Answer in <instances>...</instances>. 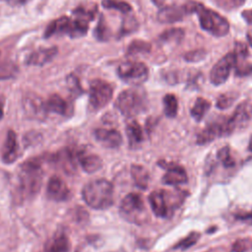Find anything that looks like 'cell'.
<instances>
[{
    "label": "cell",
    "instance_id": "cell-1",
    "mask_svg": "<svg viewBox=\"0 0 252 252\" xmlns=\"http://www.w3.org/2000/svg\"><path fill=\"white\" fill-rule=\"evenodd\" d=\"M185 6L188 14L196 13L198 15L200 26L203 30L215 36H224L227 34L229 31V23L219 13L206 8L201 3L195 1H191Z\"/></svg>",
    "mask_w": 252,
    "mask_h": 252
},
{
    "label": "cell",
    "instance_id": "cell-2",
    "mask_svg": "<svg viewBox=\"0 0 252 252\" xmlns=\"http://www.w3.org/2000/svg\"><path fill=\"white\" fill-rule=\"evenodd\" d=\"M82 197L89 207L105 210L113 203V186L106 179L92 180L84 186Z\"/></svg>",
    "mask_w": 252,
    "mask_h": 252
},
{
    "label": "cell",
    "instance_id": "cell-3",
    "mask_svg": "<svg viewBox=\"0 0 252 252\" xmlns=\"http://www.w3.org/2000/svg\"><path fill=\"white\" fill-rule=\"evenodd\" d=\"M41 161L38 158H31L20 166L19 185L24 196L31 197L38 192L42 182Z\"/></svg>",
    "mask_w": 252,
    "mask_h": 252
},
{
    "label": "cell",
    "instance_id": "cell-4",
    "mask_svg": "<svg viewBox=\"0 0 252 252\" xmlns=\"http://www.w3.org/2000/svg\"><path fill=\"white\" fill-rule=\"evenodd\" d=\"M148 99L144 90L134 87L123 91L115 101L116 108L126 117L143 112L147 107Z\"/></svg>",
    "mask_w": 252,
    "mask_h": 252
},
{
    "label": "cell",
    "instance_id": "cell-5",
    "mask_svg": "<svg viewBox=\"0 0 252 252\" xmlns=\"http://www.w3.org/2000/svg\"><path fill=\"white\" fill-rule=\"evenodd\" d=\"M119 211L121 217L137 224L144 223L149 219L144 201L137 193L127 194L121 201Z\"/></svg>",
    "mask_w": 252,
    "mask_h": 252
},
{
    "label": "cell",
    "instance_id": "cell-6",
    "mask_svg": "<svg viewBox=\"0 0 252 252\" xmlns=\"http://www.w3.org/2000/svg\"><path fill=\"white\" fill-rule=\"evenodd\" d=\"M117 74L121 80L133 86H139L149 77L148 67L142 62L127 61L117 68Z\"/></svg>",
    "mask_w": 252,
    "mask_h": 252
},
{
    "label": "cell",
    "instance_id": "cell-7",
    "mask_svg": "<svg viewBox=\"0 0 252 252\" xmlns=\"http://www.w3.org/2000/svg\"><path fill=\"white\" fill-rule=\"evenodd\" d=\"M113 88L112 86L100 79H95L90 84V95L89 102L90 106L98 110L104 107L112 98Z\"/></svg>",
    "mask_w": 252,
    "mask_h": 252
},
{
    "label": "cell",
    "instance_id": "cell-8",
    "mask_svg": "<svg viewBox=\"0 0 252 252\" xmlns=\"http://www.w3.org/2000/svg\"><path fill=\"white\" fill-rule=\"evenodd\" d=\"M236 56L234 52H229L221 57L212 68L210 73V80L213 85L219 86L223 84L230 73L232 67L235 66Z\"/></svg>",
    "mask_w": 252,
    "mask_h": 252
},
{
    "label": "cell",
    "instance_id": "cell-9",
    "mask_svg": "<svg viewBox=\"0 0 252 252\" xmlns=\"http://www.w3.org/2000/svg\"><path fill=\"white\" fill-rule=\"evenodd\" d=\"M229 135L227 128V118H218L208 124L197 136V143L199 145H206L211 143L216 138Z\"/></svg>",
    "mask_w": 252,
    "mask_h": 252
},
{
    "label": "cell",
    "instance_id": "cell-10",
    "mask_svg": "<svg viewBox=\"0 0 252 252\" xmlns=\"http://www.w3.org/2000/svg\"><path fill=\"white\" fill-rule=\"evenodd\" d=\"M168 201V191L165 190H155L149 195V202L153 212L159 218L167 217L169 210H172Z\"/></svg>",
    "mask_w": 252,
    "mask_h": 252
},
{
    "label": "cell",
    "instance_id": "cell-11",
    "mask_svg": "<svg viewBox=\"0 0 252 252\" xmlns=\"http://www.w3.org/2000/svg\"><path fill=\"white\" fill-rule=\"evenodd\" d=\"M46 195L50 200L66 201L70 196V190L66 183L57 175H52L47 183Z\"/></svg>",
    "mask_w": 252,
    "mask_h": 252
},
{
    "label": "cell",
    "instance_id": "cell-12",
    "mask_svg": "<svg viewBox=\"0 0 252 252\" xmlns=\"http://www.w3.org/2000/svg\"><path fill=\"white\" fill-rule=\"evenodd\" d=\"M251 116L250 105L244 101L237 105L231 117L227 118V128L231 134L236 129H241L247 125Z\"/></svg>",
    "mask_w": 252,
    "mask_h": 252
},
{
    "label": "cell",
    "instance_id": "cell-13",
    "mask_svg": "<svg viewBox=\"0 0 252 252\" xmlns=\"http://www.w3.org/2000/svg\"><path fill=\"white\" fill-rule=\"evenodd\" d=\"M95 140L105 148L116 149L122 144L121 134L114 129L97 128L94 132Z\"/></svg>",
    "mask_w": 252,
    "mask_h": 252
},
{
    "label": "cell",
    "instance_id": "cell-14",
    "mask_svg": "<svg viewBox=\"0 0 252 252\" xmlns=\"http://www.w3.org/2000/svg\"><path fill=\"white\" fill-rule=\"evenodd\" d=\"M18 142L17 135L13 130H9L1 151V158L5 163H13L18 158Z\"/></svg>",
    "mask_w": 252,
    "mask_h": 252
},
{
    "label": "cell",
    "instance_id": "cell-15",
    "mask_svg": "<svg viewBox=\"0 0 252 252\" xmlns=\"http://www.w3.org/2000/svg\"><path fill=\"white\" fill-rule=\"evenodd\" d=\"M187 14L184 5H170L161 8L158 13V21L162 24H172L181 21Z\"/></svg>",
    "mask_w": 252,
    "mask_h": 252
},
{
    "label": "cell",
    "instance_id": "cell-16",
    "mask_svg": "<svg viewBox=\"0 0 252 252\" xmlns=\"http://www.w3.org/2000/svg\"><path fill=\"white\" fill-rule=\"evenodd\" d=\"M77 160L87 173H94L102 166V160L97 155L86 153L84 150H77Z\"/></svg>",
    "mask_w": 252,
    "mask_h": 252
},
{
    "label": "cell",
    "instance_id": "cell-17",
    "mask_svg": "<svg viewBox=\"0 0 252 252\" xmlns=\"http://www.w3.org/2000/svg\"><path fill=\"white\" fill-rule=\"evenodd\" d=\"M23 105L28 114L32 117L41 118L47 112L45 109V104L42 99L34 94H29L23 100Z\"/></svg>",
    "mask_w": 252,
    "mask_h": 252
},
{
    "label": "cell",
    "instance_id": "cell-18",
    "mask_svg": "<svg viewBox=\"0 0 252 252\" xmlns=\"http://www.w3.org/2000/svg\"><path fill=\"white\" fill-rule=\"evenodd\" d=\"M57 54V47L52 46L49 48H41L32 53H31L27 58L28 65L42 66L50 62Z\"/></svg>",
    "mask_w": 252,
    "mask_h": 252
},
{
    "label": "cell",
    "instance_id": "cell-19",
    "mask_svg": "<svg viewBox=\"0 0 252 252\" xmlns=\"http://www.w3.org/2000/svg\"><path fill=\"white\" fill-rule=\"evenodd\" d=\"M55 161L58 162L61 167L67 172L72 173L76 170L77 160V150L66 148L57 153Z\"/></svg>",
    "mask_w": 252,
    "mask_h": 252
},
{
    "label": "cell",
    "instance_id": "cell-20",
    "mask_svg": "<svg viewBox=\"0 0 252 252\" xmlns=\"http://www.w3.org/2000/svg\"><path fill=\"white\" fill-rule=\"evenodd\" d=\"M187 180H188V177L185 169L179 165L168 166L162 178V181L168 185L184 184L187 182Z\"/></svg>",
    "mask_w": 252,
    "mask_h": 252
},
{
    "label": "cell",
    "instance_id": "cell-21",
    "mask_svg": "<svg viewBox=\"0 0 252 252\" xmlns=\"http://www.w3.org/2000/svg\"><path fill=\"white\" fill-rule=\"evenodd\" d=\"M70 27H71V19L68 17H60L50 23V25L46 28L44 36L45 37H50L54 34H62L66 33L69 34L70 32Z\"/></svg>",
    "mask_w": 252,
    "mask_h": 252
},
{
    "label": "cell",
    "instance_id": "cell-22",
    "mask_svg": "<svg viewBox=\"0 0 252 252\" xmlns=\"http://www.w3.org/2000/svg\"><path fill=\"white\" fill-rule=\"evenodd\" d=\"M46 112H55L64 115L69 111V104L60 95L51 94L44 102Z\"/></svg>",
    "mask_w": 252,
    "mask_h": 252
},
{
    "label": "cell",
    "instance_id": "cell-23",
    "mask_svg": "<svg viewBox=\"0 0 252 252\" xmlns=\"http://www.w3.org/2000/svg\"><path fill=\"white\" fill-rule=\"evenodd\" d=\"M131 175L135 184L141 189H147L149 185L150 175L148 170L140 164L131 165Z\"/></svg>",
    "mask_w": 252,
    "mask_h": 252
},
{
    "label": "cell",
    "instance_id": "cell-24",
    "mask_svg": "<svg viewBox=\"0 0 252 252\" xmlns=\"http://www.w3.org/2000/svg\"><path fill=\"white\" fill-rule=\"evenodd\" d=\"M126 135L129 140V145L131 147L138 146L143 141V131L139 123L135 120L128 122L126 125Z\"/></svg>",
    "mask_w": 252,
    "mask_h": 252
},
{
    "label": "cell",
    "instance_id": "cell-25",
    "mask_svg": "<svg viewBox=\"0 0 252 252\" xmlns=\"http://www.w3.org/2000/svg\"><path fill=\"white\" fill-rule=\"evenodd\" d=\"M70 242L65 234H58L52 240L47 242L45 252H68Z\"/></svg>",
    "mask_w": 252,
    "mask_h": 252
},
{
    "label": "cell",
    "instance_id": "cell-26",
    "mask_svg": "<svg viewBox=\"0 0 252 252\" xmlns=\"http://www.w3.org/2000/svg\"><path fill=\"white\" fill-rule=\"evenodd\" d=\"M210 101L203 97H198L191 108V115L196 121H200L203 119L205 114L210 108Z\"/></svg>",
    "mask_w": 252,
    "mask_h": 252
},
{
    "label": "cell",
    "instance_id": "cell-27",
    "mask_svg": "<svg viewBox=\"0 0 252 252\" xmlns=\"http://www.w3.org/2000/svg\"><path fill=\"white\" fill-rule=\"evenodd\" d=\"M185 35V32L182 29L180 28H172L169 30L164 31L160 35H159V40L162 42H174V43H179Z\"/></svg>",
    "mask_w": 252,
    "mask_h": 252
},
{
    "label": "cell",
    "instance_id": "cell-28",
    "mask_svg": "<svg viewBox=\"0 0 252 252\" xmlns=\"http://www.w3.org/2000/svg\"><path fill=\"white\" fill-rule=\"evenodd\" d=\"M163 106L164 113L167 117H175L178 111V101L174 94H167L163 97Z\"/></svg>",
    "mask_w": 252,
    "mask_h": 252
},
{
    "label": "cell",
    "instance_id": "cell-29",
    "mask_svg": "<svg viewBox=\"0 0 252 252\" xmlns=\"http://www.w3.org/2000/svg\"><path fill=\"white\" fill-rule=\"evenodd\" d=\"M101 4L105 9L116 10L123 14H128L132 10L131 6L127 2L120 0H102Z\"/></svg>",
    "mask_w": 252,
    "mask_h": 252
},
{
    "label": "cell",
    "instance_id": "cell-30",
    "mask_svg": "<svg viewBox=\"0 0 252 252\" xmlns=\"http://www.w3.org/2000/svg\"><path fill=\"white\" fill-rule=\"evenodd\" d=\"M151 50V44L145 40H133L127 49L128 54H141V53H148Z\"/></svg>",
    "mask_w": 252,
    "mask_h": 252
},
{
    "label": "cell",
    "instance_id": "cell-31",
    "mask_svg": "<svg viewBox=\"0 0 252 252\" xmlns=\"http://www.w3.org/2000/svg\"><path fill=\"white\" fill-rule=\"evenodd\" d=\"M19 69L13 62H3L0 64V80H7L14 78Z\"/></svg>",
    "mask_w": 252,
    "mask_h": 252
},
{
    "label": "cell",
    "instance_id": "cell-32",
    "mask_svg": "<svg viewBox=\"0 0 252 252\" xmlns=\"http://www.w3.org/2000/svg\"><path fill=\"white\" fill-rule=\"evenodd\" d=\"M236 98H237L236 93H233V92L224 93L218 97L216 105L220 109H225V108H228L229 106H231V104L235 101Z\"/></svg>",
    "mask_w": 252,
    "mask_h": 252
},
{
    "label": "cell",
    "instance_id": "cell-33",
    "mask_svg": "<svg viewBox=\"0 0 252 252\" xmlns=\"http://www.w3.org/2000/svg\"><path fill=\"white\" fill-rule=\"evenodd\" d=\"M94 35L97 40H107L110 35V31L103 17H100L96 28L94 31Z\"/></svg>",
    "mask_w": 252,
    "mask_h": 252
},
{
    "label": "cell",
    "instance_id": "cell-34",
    "mask_svg": "<svg viewBox=\"0 0 252 252\" xmlns=\"http://www.w3.org/2000/svg\"><path fill=\"white\" fill-rule=\"evenodd\" d=\"M217 156H218V158L220 159V161L222 163V165L224 167L229 168V167L234 166L235 161H234L233 158L231 157L230 150H229V148L227 146H224L221 149H220L218 151Z\"/></svg>",
    "mask_w": 252,
    "mask_h": 252
},
{
    "label": "cell",
    "instance_id": "cell-35",
    "mask_svg": "<svg viewBox=\"0 0 252 252\" xmlns=\"http://www.w3.org/2000/svg\"><path fill=\"white\" fill-rule=\"evenodd\" d=\"M200 238V233L196 232V231H192L190 232L186 237H184L183 239H181L175 246L174 248H178V249H188L189 247H191L192 245H194L198 239Z\"/></svg>",
    "mask_w": 252,
    "mask_h": 252
},
{
    "label": "cell",
    "instance_id": "cell-36",
    "mask_svg": "<svg viewBox=\"0 0 252 252\" xmlns=\"http://www.w3.org/2000/svg\"><path fill=\"white\" fill-rule=\"evenodd\" d=\"M245 1L246 0H214L217 6L226 11H230L242 6Z\"/></svg>",
    "mask_w": 252,
    "mask_h": 252
},
{
    "label": "cell",
    "instance_id": "cell-37",
    "mask_svg": "<svg viewBox=\"0 0 252 252\" xmlns=\"http://www.w3.org/2000/svg\"><path fill=\"white\" fill-rule=\"evenodd\" d=\"M138 28V23L136 19L132 16H128L124 19L121 27V34H128L130 32H133Z\"/></svg>",
    "mask_w": 252,
    "mask_h": 252
},
{
    "label": "cell",
    "instance_id": "cell-38",
    "mask_svg": "<svg viewBox=\"0 0 252 252\" xmlns=\"http://www.w3.org/2000/svg\"><path fill=\"white\" fill-rule=\"evenodd\" d=\"M67 85H68V88L70 90V92L76 95H79L82 94L83 90L80 86V83L78 81V79L74 76V75H70L68 76L67 78Z\"/></svg>",
    "mask_w": 252,
    "mask_h": 252
},
{
    "label": "cell",
    "instance_id": "cell-39",
    "mask_svg": "<svg viewBox=\"0 0 252 252\" xmlns=\"http://www.w3.org/2000/svg\"><path fill=\"white\" fill-rule=\"evenodd\" d=\"M207 52L204 49H197L192 50L184 55V59L189 62H198L206 57Z\"/></svg>",
    "mask_w": 252,
    "mask_h": 252
},
{
    "label": "cell",
    "instance_id": "cell-40",
    "mask_svg": "<svg viewBox=\"0 0 252 252\" xmlns=\"http://www.w3.org/2000/svg\"><path fill=\"white\" fill-rule=\"evenodd\" d=\"M234 54L236 56V61L237 60H243L247 57L248 55V49H247V45L243 42H236L235 43V47H234Z\"/></svg>",
    "mask_w": 252,
    "mask_h": 252
},
{
    "label": "cell",
    "instance_id": "cell-41",
    "mask_svg": "<svg viewBox=\"0 0 252 252\" xmlns=\"http://www.w3.org/2000/svg\"><path fill=\"white\" fill-rule=\"evenodd\" d=\"M252 73V64L249 63H235V74L243 77Z\"/></svg>",
    "mask_w": 252,
    "mask_h": 252
},
{
    "label": "cell",
    "instance_id": "cell-42",
    "mask_svg": "<svg viewBox=\"0 0 252 252\" xmlns=\"http://www.w3.org/2000/svg\"><path fill=\"white\" fill-rule=\"evenodd\" d=\"M249 246V241L247 239H241L234 243L233 251L234 252H245Z\"/></svg>",
    "mask_w": 252,
    "mask_h": 252
},
{
    "label": "cell",
    "instance_id": "cell-43",
    "mask_svg": "<svg viewBox=\"0 0 252 252\" xmlns=\"http://www.w3.org/2000/svg\"><path fill=\"white\" fill-rule=\"evenodd\" d=\"M236 219L241 220H248V221H252V212L250 213H241L236 215Z\"/></svg>",
    "mask_w": 252,
    "mask_h": 252
},
{
    "label": "cell",
    "instance_id": "cell-44",
    "mask_svg": "<svg viewBox=\"0 0 252 252\" xmlns=\"http://www.w3.org/2000/svg\"><path fill=\"white\" fill-rule=\"evenodd\" d=\"M242 17L246 21L247 24L252 25V9L250 10H245L242 12Z\"/></svg>",
    "mask_w": 252,
    "mask_h": 252
},
{
    "label": "cell",
    "instance_id": "cell-45",
    "mask_svg": "<svg viewBox=\"0 0 252 252\" xmlns=\"http://www.w3.org/2000/svg\"><path fill=\"white\" fill-rule=\"evenodd\" d=\"M26 1L27 0H7L8 4H10L11 6H19L24 4Z\"/></svg>",
    "mask_w": 252,
    "mask_h": 252
},
{
    "label": "cell",
    "instance_id": "cell-46",
    "mask_svg": "<svg viewBox=\"0 0 252 252\" xmlns=\"http://www.w3.org/2000/svg\"><path fill=\"white\" fill-rule=\"evenodd\" d=\"M4 105H5V98L4 96H0V119H2L4 114Z\"/></svg>",
    "mask_w": 252,
    "mask_h": 252
},
{
    "label": "cell",
    "instance_id": "cell-47",
    "mask_svg": "<svg viewBox=\"0 0 252 252\" xmlns=\"http://www.w3.org/2000/svg\"><path fill=\"white\" fill-rule=\"evenodd\" d=\"M157 6H158V7H161L163 4H164V1L165 0H152Z\"/></svg>",
    "mask_w": 252,
    "mask_h": 252
},
{
    "label": "cell",
    "instance_id": "cell-48",
    "mask_svg": "<svg viewBox=\"0 0 252 252\" xmlns=\"http://www.w3.org/2000/svg\"><path fill=\"white\" fill-rule=\"evenodd\" d=\"M247 39H248L249 44L252 46V31H249V32H248V33H247Z\"/></svg>",
    "mask_w": 252,
    "mask_h": 252
},
{
    "label": "cell",
    "instance_id": "cell-49",
    "mask_svg": "<svg viewBox=\"0 0 252 252\" xmlns=\"http://www.w3.org/2000/svg\"><path fill=\"white\" fill-rule=\"evenodd\" d=\"M248 149L250 152H252V135L250 136V140H249V144H248Z\"/></svg>",
    "mask_w": 252,
    "mask_h": 252
}]
</instances>
